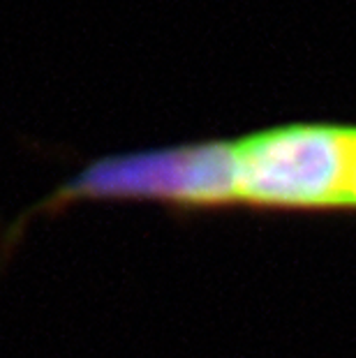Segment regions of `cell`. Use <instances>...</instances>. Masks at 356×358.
Returning a JSON list of instances; mask_svg holds the SVG:
<instances>
[{"label":"cell","instance_id":"1","mask_svg":"<svg viewBox=\"0 0 356 358\" xmlns=\"http://www.w3.org/2000/svg\"><path fill=\"white\" fill-rule=\"evenodd\" d=\"M238 203L262 210L354 208L356 125L294 123L234 143Z\"/></svg>","mask_w":356,"mask_h":358},{"label":"cell","instance_id":"2","mask_svg":"<svg viewBox=\"0 0 356 358\" xmlns=\"http://www.w3.org/2000/svg\"><path fill=\"white\" fill-rule=\"evenodd\" d=\"M77 201H162L178 208L238 203L234 143H187L97 159L35 210L56 213Z\"/></svg>","mask_w":356,"mask_h":358},{"label":"cell","instance_id":"3","mask_svg":"<svg viewBox=\"0 0 356 358\" xmlns=\"http://www.w3.org/2000/svg\"><path fill=\"white\" fill-rule=\"evenodd\" d=\"M354 208H356V180H354Z\"/></svg>","mask_w":356,"mask_h":358}]
</instances>
